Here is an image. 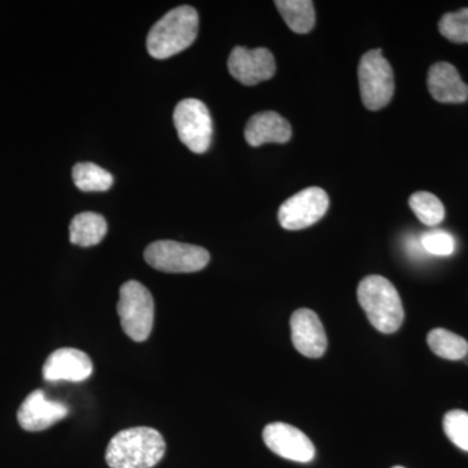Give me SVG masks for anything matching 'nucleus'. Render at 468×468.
Returning a JSON list of instances; mask_svg holds the SVG:
<instances>
[{"label": "nucleus", "mask_w": 468, "mask_h": 468, "mask_svg": "<svg viewBox=\"0 0 468 468\" xmlns=\"http://www.w3.org/2000/svg\"><path fill=\"white\" fill-rule=\"evenodd\" d=\"M165 439L154 428H129L111 440L106 462L111 468H153L165 457Z\"/></svg>", "instance_id": "obj_1"}, {"label": "nucleus", "mask_w": 468, "mask_h": 468, "mask_svg": "<svg viewBox=\"0 0 468 468\" xmlns=\"http://www.w3.org/2000/svg\"><path fill=\"white\" fill-rule=\"evenodd\" d=\"M198 26V14L190 5L172 9L151 27L147 51L159 60L180 54L196 41Z\"/></svg>", "instance_id": "obj_2"}, {"label": "nucleus", "mask_w": 468, "mask_h": 468, "mask_svg": "<svg viewBox=\"0 0 468 468\" xmlns=\"http://www.w3.org/2000/svg\"><path fill=\"white\" fill-rule=\"evenodd\" d=\"M358 301L366 315L381 334H394L401 328L405 311L399 292L383 276L365 277L358 286Z\"/></svg>", "instance_id": "obj_3"}, {"label": "nucleus", "mask_w": 468, "mask_h": 468, "mask_svg": "<svg viewBox=\"0 0 468 468\" xmlns=\"http://www.w3.org/2000/svg\"><path fill=\"white\" fill-rule=\"evenodd\" d=\"M117 314L122 322V331L135 343H144L150 337L155 315V303L146 286L134 280L125 282L120 288Z\"/></svg>", "instance_id": "obj_4"}, {"label": "nucleus", "mask_w": 468, "mask_h": 468, "mask_svg": "<svg viewBox=\"0 0 468 468\" xmlns=\"http://www.w3.org/2000/svg\"><path fill=\"white\" fill-rule=\"evenodd\" d=\"M360 97L369 111L384 109L394 94V76L389 61L378 50L368 51L358 68Z\"/></svg>", "instance_id": "obj_5"}, {"label": "nucleus", "mask_w": 468, "mask_h": 468, "mask_svg": "<svg viewBox=\"0 0 468 468\" xmlns=\"http://www.w3.org/2000/svg\"><path fill=\"white\" fill-rule=\"evenodd\" d=\"M144 260L162 272L192 273L207 266L209 252L201 246L189 243L156 241L147 246Z\"/></svg>", "instance_id": "obj_6"}, {"label": "nucleus", "mask_w": 468, "mask_h": 468, "mask_svg": "<svg viewBox=\"0 0 468 468\" xmlns=\"http://www.w3.org/2000/svg\"><path fill=\"white\" fill-rule=\"evenodd\" d=\"M174 122L178 138L190 151L206 153L211 146L212 119L203 101L187 98L176 106Z\"/></svg>", "instance_id": "obj_7"}, {"label": "nucleus", "mask_w": 468, "mask_h": 468, "mask_svg": "<svg viewBox=\"0 0 468 468\" xmlns=\"http://www.w3.org/2000/svg\"><path fill=\"white\" fill-rule=\"evenodd\" d=\"M329 198L320 187H309L294 194L279 209V221L288 230L314 226L328 211Z\"/></svg>", "instance_id": "obj_8"}, {"label": "nucleus", "mask_w": 468, "mask_h": 468, "mask_svg": "<svg viewBox=\"0 0 468 468\" xmlns=\"http://www.w3.org/2000/svg\"><path fill=\"white\" fill-rule=\"evenodd\" d=\"M230 75L242 85L254 86L268 81L276 73V61L267 48H250L237 46L228 58Z\"/></svg>", "instance_id": "obj_9"}, {"label": "nucleus", "mask_w": 468, "mask_h": 468, "mask_svg": "<svg viewBox=\"0 0 468 468\" xmlns=\"http://www.w3.org/2000/svg\"><path fill=\"white\" fill-rule=\"evenodd\" d=\"M267 448L285 460L309 463L315 458V446L298 428L286 423L268 424L263 431Z\"/></svg>", "instance_id": "obj_10"}, {"label": "nucleus", "mask_w": 468, "mask_h": 468, "mask_svg": "<svg viewBox=\"0 0 468 468\" xmlns=\"http://www.w3.org/2000/svg\"><path fill=\"white\" fill-rule=\"evenodd\" d=\"M68 406L52 401L46 397L43 390H34L21 403L17 411V420L21 428L29 432H41L63 420L67 417Z\"/></svg>", "instance_id": "obj_11"}, {"label": "nucleus", "mask_w": 468, "mask_h": 468, "mask_svg": "<svg viewBox=\"0 0 468 468\" xmlns=\"http://www.w3.org/2000/svg\"><path fill=\"white\" fill-rule=\"evenodd\" d=\"M92 374L90 356L84 351L63 347L55 350L43 366V378L46 381H80L88 380Z\"/></svg>", "instance_id": "obj_12"}, {"label": "nucleus", "mask_w": 468, "mask_h": 468, "mask_svg": "<svg viewBox=\"0 0 468 468\" xmlns=\"http://www.w3.org/2000/svg\"><path fill=\"white\" fill-rule=\"evenodd\" d=\"M292 341L307 358L318 359L326 350V335L319 316L309 309L295 311L291 319Z\"/></svg>", "instance_id": "obj_13"}, {"label": "nucleus", "mask_w": 468, "mask_h": 468, "mask_svg": "<svg viewBox=\"0 0 468 468\" xmlns=\"http://www.w3.org/2000/svg\"><path fill=\"white\" fill-rule=\"evenodd\" d=\"M246 143L252 147L266 144H286L292 138V126L273 111L257 113L249 120L245 128Z\"/></svg>", "instance_id": "obj_14"}, {"label": "nucleus", "mask_w": 468, "mask_h": 468, "mask_svg": "<svg viewBox=\"0 0 468 468\" xmlns=\"http://www.w3.org/2000/svg\"><path fill=\"white\" fill-rule=\"evenodd\" d=\"M428 90L440 103H463L468 100V85L451 63L433 64L428 72Z\"/></svg>", "instance_id": "obj_15"}, {"label": "nucleus", "mask_w": 468, "mask_h": 468, "mask_svg": "<svg viewBox=\"0 0 468 468\" xmlns=\"http://www.w3.org/2000/svg\"><path fill=\"white\" fill-rule=\"evenodd\" d=\"M107 234L106 218L97 212L76 215L69 226L70 242L82 248H90L103 241Z\"/></svg>", "instance_id": "obj_16"}, {"label": "nucleus", "mask_w": 468, "mask_h": 468, "mask_svg": "<svg viewBox=\"0 0 468 468\" xmlns=\"http://www.w3.org/2000/svg\"><path fill=\"white\" fill-rule=\"evenodd\" d=\"M275 5L292 32L306 34L315 27V8L310 0H276Z\"/></svg>", "instance_id": "obj_17"}, {"label": "nucleus", "mask_w": 468, "mask_h": 468, "mask_svg": "<svg viewBox=\"0 0 468 468\" xmlns=\"http://www.w3.org/2000/svg\"><path fill=\"white\" fill-rule=\"evenodd\" d=\"M427 343L431 350L440 358L448 360H461L466 358L468 343L461 335L452 334L446 329L436 328L428 334Z\"/></svg>", "instance_id": "obj_18"}, {"label": "nucleus", "mask_w": 468, "mask_h": 468, "mask_svg": "<svg viewBox=\"0 0 468 468\" xmlns=\"http://www.w3.org/2000/svg\"><path fill=\"white\" fill-rule=\"evenodd\" d=\"M72 176L76 186L86 193L107 192L113 185L112 175L92 163H79L73 168Z\"/></svg>", "instance_id": "obj_19"}, {"label": "nucleus", "mask_w": 468, "mask_h": 468, "mask_svg": "<svg viewBox=\"0 0 468 468\" xmlns=\"http://www.w3.org/2000/svg\"><path fill=\"white\" fill-rule=\"evenodd\" d=\"M409 205L419 220L428 227L439 226L445 218L442 202L432 193H414L410 197Z\"/></svg>", "instance_id": "obj_20"}, {"label": "nucleus", "mask_w": 468, "mask_h": 468, "mask_svg": "<svg viewBox=\"0 0 468 468\" xmlns=\"http://www.w3.org/2000/svg\"><path fill=\"white\" fill-rule=\"evenodd\" d=\"M440 33L454 43H468V8L443 15L439 23Z\"/></svg>", "instance_id": "obj_21"}, {"label": "nucleus", "mask_w": 468, "mask_h": 468, "mask_svg": "<svg viewBox=\"0 0 468 468\" xmlns=\"http://www.w3.org/2000/svg\"><path fill=\"white\" fill-rule=\"evenodd\" d=\"M443 431L455 446L468 452V412L452 410L443 418Z\"/></svg>", "instance_id": "obj_22"}, {"label": "nucleus", "mask_w": 468, "mask_h": 468, "mask_svg": "<svg viewBox=\"0 0 468 468\" xmlns=\"http://www.w3.org/2000/svg\"><path fill=\"white\" fill-rule=\"evenodd\" d=\"M420 242L427 254L436 255V257H449L455 249V241L452 234L441 229L424 233L420 237Z\"/></svg>", "instance_id": "obj_23"}, {"label": "nucleus", "mask_w": 468, "mask_h": 468, "mask_svg": "<svg viewBox=\"0 0 468 468\" xmlns=\"http://www.w3.org/2000/svg\"><path fill=\"white\" fill-rule=\"evenodd\" d=\"M393 468H405V467H401V466H396V467H393Z\"/></svg>", "instance_id": "obj_24"}]
</instances>
